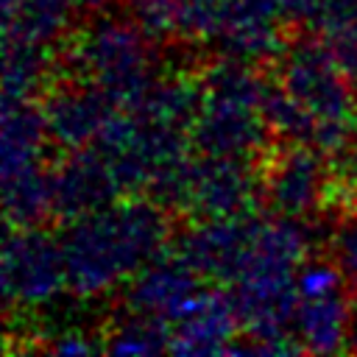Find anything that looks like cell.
I'll use <instances>...</instances> for the list:
<instances>
[{
    "mask_svg": "<svg viewBox=\"0 0 357 357\" xmlns=\"http://www.w3.org/2000/svg\"><path fill=\"white\" fill-rule=\"evenodd\" d=\"M310 231L301 218L276 215L254 218L245 254L229 279L245 335L226 354H298L304 351L293 335V312L298 304L296 271L307 259Z\"/></svg>",
    "mask_w": 357,
    "mask_h": 357,
    "instance_id": "cell-1",
    "label": "cell"
},
{
    "mask_svg": "<svg viewBox=\"0 0 357 357\" xmlns=\"http://www.w3.org/2000/svg\"><path fill=\"white\" fill-rule=\"evenodd\" d=\"M167 240V206L148 198L112 201L67 220L61 248L70 293L78 298H98L128 284L137 271L165 251Z\"/></svg>",
    "mask_w": 357,
    "mask_h": 357,
    "instance_id": "cell-2",
    "label": "cell"
},
{
    "mask_svg": "<svg viewBox=\"0 0 357 357\" xmlns=\"http://www.w3.org/2000/svg\"><path fill=\"white\" fill-rule=\"evenodd\" d=\"M268 81L251 61L226 56L201 78V100L190 126V142L204 156L254 159L268 137Z\"/></svg>",
    "mask_w": 357,
    "mask_h": 357,
    "instance_id": "cell-3",
    "label": "cell"
},
{
    "mask_svg": "<svg viewBox=\"0 0 357 357\" xmlns=\"http://www.w3.org/2000/svg\"><path fill=\"white\" fill-rule=\"evenodd\" d=\"M153 39L137 17L98 14L73 36L67 64L75 78L95 84L114 106L131 109L159 78Z\"/></svg>",
    "mask_w": 357,
    "mask_h": 357,
    "instance_id": "cell-4",
    "label": "cell"
},
{
    "mask_svg": "<svg viewBox=\"0 0 357 357\" xmlns=\"http://www.w3.org/2000/svg\"><path fill=\"white\" fill-rule=\"evenodd\" d=\"M276 84L307 117L312 148L343 153L357 137V92L349 73L321 39L287 42L279 53Z\"/></svg>",
    "mask_w": 357,
    "mask_h": 357,
    "instance_id": "cell-5",
    "label": "cell"
},
{
    "mask_svg": "<svg viewBox=\"0 0 357 357\" xmlns=\"http://www.w3.org/2000/svg\"><path fill=\"white\" fill-rule=\"evenodd\" d=\"M151 195L162 206L190 212L195 218H240L251 215L262 195V176L248 159L204 156L176 165Z\"/></svg>",
    "mask_w": 357,
    "mask_h": 357,
    "instance_id": "cell-6",
    "label": "cell"
},
{
    "mask_svg": "<svg viewBox=\"0 0 357 357\" xmlns=\"http://www.w3.org/2000/svg\"><path fill=\"white\" fill-rule=\"evenodd\" d=\"M3 298L6 310H42L67 287V262L61 237L39 226H11L3 243Z\"/></svg>",
    "mask_w": 357,
    "mask_h": 357,
    "instance_id": "cell-7",
    "label": "cell"
},
{
    "mask_svg": "<svg viewBox=\"0 0 357 357\" xmlns=\"http://www.w3.org/2000/svg\"><path fill=\"white\" fill-rule=\"evenodd\" d=\"M332 192V173L324 151L312 145L282 148L262 170V198L276 215L310 218L318 212Z\"/></svg>",
    "mask_w": 357,
    "mask_h": 357,
    "instance_id": "cell-8",
    "label": "cell"
},
{
    "mask_svg": "<svg viewBox=\"0 0 357 357\" xmlns=\"http://www.w3.org/2000/svg\"><path fill=\"white\" fill-rule=\"evenodd\" d=\"M39 109H42L50 142L64 151L92 145L98 134L106 128V123L114 117L112 98L84 78L50 86Z\"/></svg>",
    "mask_w": 357,
    "mask_h": 357,
    "instance_id": "cell-9",
    "label": "cell"
},
{
    "mask_svg": "<svg viewBox=\"0 0 357 357\" xmlns=\"http://www.w3.org/2000/svg\"><path fill=\"white\" fill-rule=\"evenodd\" d=\"M50 195H53V218L75 220L86 212H95L117 201L123 190L103 153L95 145H86L70 151L50 170Z\"/></svg>",
    "mask_w": 357,
    "mask_h": 357,
    "instance_id": "cell-10",
    "label": "cell"
},
{
    "mask_svg": "<svg viewBox=\"0 0 357 357\" xmlns=\"http://www.w3.org/2000/svg\"><path fill=\"white\" fill-rule=\"evenodd\" d=\"M201 273L178 254L162 251L126 284V307L142 315H153L165 324H173L201 293Z\"/></svg>",
    "mask_w": 357,
    "mask_h": 357,
    "instance_id": "cell-11",
    "label": "cell"
},
{
    "mask_svg": "<svg viewBox=\"0 0 357 357\" xmlns=\"http://www.w3.org/2000/svg\"><path fill=\"white\" fill-rule=\"evenodd\" d=\"M254 215L201 218L178 240V254L201 273V279L229 282L245 254Z\"/></svg>",
    "mask_w": 357,
    "mask_h": 357,
    "instance_id": "cell-12",
    "label": "cell"
},
{
    "mask_svg": "<svg viewBox=\"0 0 357 357\" xmlns=\"http://www.w3.org/2000/svg\"><path fill=\"white\" fill-rule=\"evenodd\" d=\"M240 315L229 293L201 290L192 304L170 324V351L176 354H226L240 337Z\"/></svg>",
    "mask_w": 357,
    "mask_h": 357,
    "instance_id": "cell-13",
    "label": "cell"
},
{
    "mask_svg": "<svg viewBox=\"0 0 357 357\" xmlns=\"http://www.w3.org/2000/svg\"><path fill=\"white\" fill-rule=\"evenodd\" d=\"M343 290L324 293V296H307L298 298L293 312V335L304 351L312 354H335L346 351L351 321H354V304L351 296Z\"/></svg>",
    "mask_w": 357,
    "mask_h": 357,
    "instance_id": "cell-14",
    "label": "cell"
},
{
    "mask_svg": "<svg viewBox=\"0 0 357 357\" xmlns=\"http://www.w3.org/2000/svg\"><path fill=\"white\" fill-rule=\"evenodd\" d=\"M47 126L42 109L31 100H3V128H0V178H17L42 170V156L47 145Z\"/></svg>",
    "mask_w": 357,
    "mask_h": 357,
    "instance_id": "cell-15",
    "label": "cell"
},
{
    "mask_svg": "<svg viewBox=\"0 0 357 357\" xmlns=\"http://www.w3.org/2000/svg\"><path fill=\"white\" fill-rule=\"evenodd\" d=\"M131 11L153 36L201 42L218 36L223 0H131Z\"/></svg>",
    "mask_w": 357,
    "mask_h": 357,
    "instance_id": "cell-16",
    "label": "cell"
},
{
    "mask_svg": "<svg viewBox=\"0 0 357 357\" xmlns=\"http://www.w3.org/2000/svg\"><path fill=\"white\" fill-rule=\"evenodd\" d=\"M78 0H3V28L8 39L53 45L70 25Z\"/></svg>",
    "mask_w": 357,
    "mask_h": 357,
    "instance_id": "cell-17",
    "label": "cell"
},
{
    "mask_svg": "<svg viewBox=\"0 0 357 357\" xmlns=\"http://www.w3.org/2000/svg\"><path fill=\"white\" fill-rule=\"evenodd\" d=\"M312 28L357 84V0H318Z\"/></svg>",
    "mask_w": 357,
    "mask_h": 357,
    "instance_id": "cell-18",
    "label": "cell"
},
{
    "mask_svg": "<svg viewBox=\"0 0 357 357\" xmlns=\"http://www.w3.org/2000/svg\"><path fill=\"white\" fill-rule=\"evenodd\" d=\"M47 75V47L8 39L3 45V98L6 100H31Z\"/></svg>",
    "mask_w": 357,
    "mask_h": 357,
    "instance_id": "cell-19",
    "label": "cell"
},
{
    "mask_svg": "<svg viewBox=\"0 0 357 357\" xmlns=\"http://www.w3.org/2000/svg\"><path fill=\"white\" fill-rule=\"evenodd\" d=\"M103 351L112 354H159L170 351V324L142 315L128 310V315L117 318L106 337H103Z\"/></svg>",
    "mask_w": 357,
    "mask_h": 357,
    "instance_id": "cell-20",
    "label": "cell"
},
{
    "mask_svg": "<svg viewBox=\"0 0 357 357\" xmlns=\"http://www.w3.org/2000/svg\"><path fill=\"white\" fill-rule=\"evenodd\" d=\"M332 248H335V259L343 268L349 284L357 290V212H351L337 226L335 240H332Z\"/></svg>",
    "mask_w": 357,
    "mask_h": 357,
    "instance_id": "cell-21",
    "label": "cell"
},
{
    "mask_svg": "<svg viewBox=\"0 0 357 357\" xmlns=\"http://www.w3.org/2000/svg\"><path fill=\"white\" fill-rule=\"evenodd\" d=\"M39 351H50V354H61V357H73V354H98L103 351V343L92 340L89 335L78 332V329H67L61 335H56L53 340L42 343Z\"/></svg>",
    "mask_w": 357,
    "mask_h": 357,
    "instance_id": "cell-22",
    "label": "cell"
},
{
    "mask_svg": "<svg viewBox=\"0 0 357 357\" xmlns=\"http://www.w3.org/2000/svg\"><path fill=\"white\" fill-rule=\"evenodd\" d=\"M114 0H78L81 8H89V11H103L106 6H112Z\"/></svg>",
    "mask_w": 357,
    "mask_h": 357,
    "instance_id": "cell-23",
    "label": "cell"
},
{
    "mask_svg": "<svg viewBox=\"0 0 357 357\" xmlns=\"http://www.w3.org/2000/svg\"><path fill=\"white\" fill-rule=\"evenodd\" d=\"M346 351L357 354V312H354V321H351V332H349V343H346Z\"/></svg>",
    "mask_w": 357,
    "mask_h": 357,
    "instance_id": "cell-24",
    "label": "cell"
}]
</instances>
